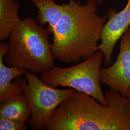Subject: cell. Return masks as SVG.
Instances as JSON below:
<instances>
[{
	"label": "cell",
	"mask_w": 130,
	"mask_h": 130,
	"mask_svg": "<svg viewBox=\"0 0 130 130\" xmlns=\"http://www.w3.org/2000/svg\"><path fill=\"white\" fill-rule=\"evenodd\" d=\"M8 50V43H0V102L8 98L23 93L22 87L14 79L25 75L26 70L5 64L4 57Z\"/></svg>",
	"instance_id": "ba28073f"
},
{
	"label": "cell",
	"mask_w": 130,
	"mask_h": 130,
	"mask_svg": "<svg viewBox=\"0 0 130 130\" xmlns=\"http://www.w3.org/2000/svg\"><path fill=\"white\" fill-rule=\"evenodd\" d=\"M49 31L36 20L21 19L11 33L5 64L38 73L55 67Z\"/></svg>",
	"instance_id": "3957f363"
},
{
	"label": "cell",
	"mask_w": 130,
	"mask_h": 130,
	"mask_svg": "<svg viewBox=\"0 0 130 130\" xmlns=\"http://www.w3.org/2000/svg\"><path fill=\"white\" fill-rule=\"evenodd\" d=\"M26 122L15 119L0 118L1 130H26Z\"/></svg>",
	"instance_id": "7c38bea8"
},
{
	"label": "cell",
	"mask_w": 130,
	"mask_h": 130,
	"mask_svg": "<svg viewBox=\"0 0 130 130\" xmlns=\"http://www.w3.org/2000/svg\"><path fill=\"white\" fill-rule=\"evenodd\" d=\"M20 5L17 0H0V40L9 38L21 20L19 15Z\"/></svg>",
	"instance_id": "8fae6325"
},
{
	"label": "cell",
	"mask_w": 130,
	"mask_h": 130,
	"mask_svg": "<svg viewBox=\"0 0 130 130\" xmlns=\"http://www.w3.org/2000/svg\"><path fill=\"white\" fill-rule=\"evenodd\" d=\"M104 55L100 50L83 62L68 68L55 66L41 73V79L56 88L68 87L87 94L104 105L107 102L100 85V71Z\"/></svg>",
	"instance_id": "277c9868"
},
{
	"label": "cell",
	"mask_w": 130,
	"mask_h": 130,
	"mask_svg": "<svg viewBox=\"0 0 130 130\" xmlns=\"http://www.w3.org/2000/svg\"><path fill=\"white\" fill-rule=\"evenodd\" d=\"M64 14L54 28L52 53L54 59L69 64L86 59L98 50L101 31L107 15L96 12L98 5L69 0Z\"/></svg>",
	"instance_id": "7a4b0ae2"
},
{
	"label": "cell",
	"mask_w": 130,
	"mask_h": 130,
	"mask_svg": "<svg viewBox=\"0 0 130 130\" xmlns=\"http://www.w3.org/2000/svg\"><path fill=\"white\" fill-rule=\"evenodd\" d=\"M23 79H15L29 103L31 114L28 123L32 130H44L56 108L74 93V89H58L45 83L27 70Z\"/></svg>",
	"instance_id": "5b68a950"
},
{
	"label": "cell",
	"mask_w": 130,
	"mask_h": 130,
	"mask_svg": "<svg viewBox=\"0 0 130 130\" xmlns=\"http://www.w3.org/2000/svg\"><path fill=\"white\" fill-rule=\"evenodd\" d=\"M101 83L126 97L130 88V28L120 39V52L112 65L101 68Z\"/></svg>",
	"instance_id": "8992f818"
},
{
	"label": "cell",
	"mask_w": 130,
	"mask_h": 130,
	"mask_svg": "<svg viewBox=\"0 0 130 130\" xmlns=\"http://www.w3.org/2000/svg\"><path fill=\"white\" fill-rule=\"evenodd\" d=\"M87 3H92L96 5H101L102 4L103 0H86Z\"/></svg>",
	"instance_id": "4fadbf2b"
},
{
	"label": "cell",
	"mask_w": 130,
	"mask_h": 130,
	"mask_svg": "<svg viewBox=\"0 0 130 130\" xmlns=\"http://www.w3.org/2000/svg\"><path fill=\"white\" fill-rule=\"evenodd\" d=\"M0 103V118L28 122L31 114V108L28 99L24 93Z\"/></svg>",
	"instance_id": "30bf717a"
},
{
	"label": "cell",
	"mask_w": 130,
	"mask_h": 130,
	"mask_svg": "<svg viewBox=\"0 0 130 130\" xmlns=\"http://www.w3.org/2000/svg\"><path fill=\"white\" fill-rule=\"evenodd\" d=\"M38 10L37 20L41 26L48 24L47 28L52 33L67 7V3L58 4L55 0H30Z\"/></svg>",
	"instance_id": "9c48e42d"
},
{
	"label": "cell",
	"mask_w": 130,
	"mask_h": 130,
	"mask_svg": "<svg viewBox=\"0 0 130 130\" xmlns=\"http://www.w3.org/2000/svg\"><path fill=\"white\" fill-rule=\"evenodd\" d=\"M126 98L128 100V104H129V107L130 108V88L129 89L128 91V92L127 93V95H126Z\"/></svg>",
	"instance_id": "5bb4252c"
},
{
	"label": "cell",
	"mask_w": 130,
	"mask_h": 130,
	"mask_svg": "<svg viewBox=\"0 0 130 130\" xmlns=\"http://www.w3.org/2000/svg\"><path fill=\"white\" fill-rule=\"evenodd\" d=\"M106 22L103 26L101 31V43L98 50L104 55L105 67L111 65L112 57L118 41L130 27V0L123 9L117 12L113 8H109L107 13Z\"/></svg>",
	"instance_id": "52a82bcc"
},
{
	"label": "cell",
	"mask_w": 130,
	"mask_h": 130,
	"mask_svg": "<svg viewBox=\"0 0 130 130\" xmlns=\"http://www.w3.org/2000/svg\"><path fill=\"white\" fill-rule=\"evenodd\" d=\"M107 105L75 90L56 108L44 130H130V108L126 98L110 89Z\"/></svg>",
	"instance_id": "6da1fadb"
}]
</instances>
